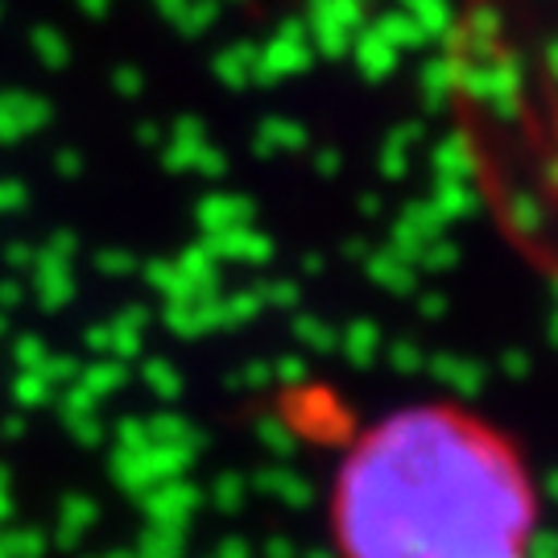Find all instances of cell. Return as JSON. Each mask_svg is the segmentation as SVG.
I'll return each instance as SVG.
<instances>
[{
  "label": "cell",
  "mask_w": 558,
  "mask_h": 558,
  "mask_svg": "<svg viewBox=\"0 0 558 558\" xmlns=\"http://www.w3.org/2000/svg\"><path fill=\"white\" fill-rule=\"evenodd\" d=\"M542 480L521 439L456 398L398 401L339 442L331 558H538Z\"/></svg>",
  "instance_id": "6da1fadb"
},
{
  "label": "cell",
  "mask_w": 558,
  "mask_h": 558,
  "mask_svg": "<svg viewBox=\"0 0 558 558\" xmlns=\"http://www.w3.org/2000/svg\"><path fill=\"white\" fill-rule=\"evenodd\" d=\"M442 108L484 216L558 290V0H463Z\"/></svg>",
  "instance_id": "7a4b0ae2"
}]
</instances>
